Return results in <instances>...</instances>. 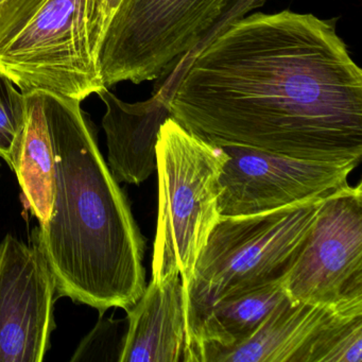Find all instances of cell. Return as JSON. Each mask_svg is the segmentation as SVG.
<instances>
[{
    "label": "cell",
    "mask_w": 362,
    "mask_h": 362,
    "mask_svg": "<svg viewBox=\"0 0 362 362\" xmlns=\"http://www.w3.org/2000/svg\"><path fill=\"white\" fill-rule=\"evenodd\" d=\"M230 0H122L97 54L105 88L165 79L194 52Z\"/></svg>",
    "instance_id": "cell-5"
},
{
    "label": "cell",
    "mask_w": 362,
    "mask_h": 362,
    "mask_svg": "<svg viewBox=\"0 0 362 362\" xmlns=\"http://www.w3.org/2000/svg\"><path fill=\"white\" fill-rule=\"evenodd\" d=\"M0 74L24 95L44 90L80 103L105 88L88 43L86 0H47L0 49Z\"/></svg>",
    "instance_id": "cell-6"
},
{
    "label": "cell",
    "mask_w": 362,
    "mask_h": 362,
    "mask_svg": "<svg viewBox=\"0 0 362 362\" xmlns=\"http://www.w3.org/2000/svg\"><path fill=\"white\" fill-rule=\"evenodd\" d=\"M26 117V96L0 74V158L11 168Z\"/></svg>",
    "instance_id": "cell-15"
},
{
    "label": "cell",
    "mask_w": 362,
    "mask_h": 362,
    "mask_svg": "<svg viewBox=\"0 0 362 362\" xmlns=\"http://www.w3.org/2000/svg\"><path fill=\"white\" fill-rule=\"evenodd\" d=\"M54 160L52 211L35 230L59 298L130 309L147 287L146 240L80 101L42 90Z\"/></svg>",
    "instance_id": "cell-2"
},
{
    "label": "cell",
    "mask_w": 362,
    "mask_h": 362,
    "mask_svg": "<svg viewBox=\"0 0 362 362\" xmlns=\"http://www.w3.org/2000/svg\"><path fill=\"white\" fill-rule=\"evenodd\" d=\"M337 22L284 10L230 23L186 67L170 117L221 147L361 162L362 71Z\"/></svg>",
    "instance_id": "cell-1"
},
{
    "label": "cell",
    "mask_w": 362,
    "mask_h": 362,
    "mask_svg": "<svg viewBox=\"0 0 362 362\" xmlns=\"http://www.w3.org/2000/svg\"><path fill=\"white\" fill-rule=\"evenodd\" d=\"M228 154L220 177V214L256 215L323 198L349 185L360 163L300 160L243 146H222Z\"/></svg>",
    "instance_id": "cell-8"
},
{
    "label": "cell",
    "mask_w": 362,
    "mask_h": 362,
    "mask_svg": "<svg viewBox=\"0 0 362 362\" xmlns=\"http://www.w3.org/2000/svg\"><path fill=\"white\" fill-rule=\"evenodd\" d=\"M119 362H198L190 346L180 276L150 281L127 310Z\"/></svg>",
    "instance_id": "cell-11"
},
{
    "label": "cell",
    "mask_w": 362,
    "mask_h": 362,
    "mask_svg": "<svg viewBox=\"0 0 362 362\" xmlns=\"http://www.w3.org/2000/svg\"><path fill=\"white\" fill-rule=\"evenodd\" d=\"M122 0H86V29L90 52L97 62V54L103 35Z\"/></svg>",
    "instance_id": "cell-18"
},
{
    "label": "cell",
    "mask_w": 362,
    "mask_h": 362,
    "mask_svg": "<svg viewBox=\"0 0 362 362\" xmlns=\"http://www.w3.org/2000/svg\"><path fill=\"white\" fill-rule=\"evenodd\" d=\"M97 95L105 105L107 166L118 183L141 185L156 170L158 135L170 117L166 103L156 94L141 103H124L107 88Z\"/></svg>",
    "instance_id": "cell-12"
},
{
    "label": "cell",
    "mask_w": 362,
    "mask_h": 362,
    "mask_svg": "<svg viewBox=\"0 0 362 362\" xmlns=\"http://www.w3.org/2000/svg\"><path fill=\"white\" fill-rule=\"evenodd\" d=\"M54 275L39 245L0 243V362H42L56 328Z\"/></svg>",
    "instance_id": "cell-9"
},
{
    "label": "cell",
    "mask_w": 362,
    "mask_h": 362,
    "mask_svg": "<svg viewBox=\"0 0 362 362\" xmlns=\"http://www.w3.org/2000/svg\"><path fill=\"white\" fill-rule=\"evenodd\" d=\"M324 198L256 215L221 216L184 289L188 338L198 362L197 332L209 309L222 300L285 279Z\"/></svg>",
    "instance_id": "cell-3"
},
{
    "label": "cell",
    "mask_w": 362,
    "mask_h": 362,
    "mask_svg": "<svg viewBox=\"0 0 362 362\" xmlns=\"http://www.w3.org/2000/svg\"><path fill=\"white\" fill-rule=\"evenodd\" d=\"M284 281L214 305L197 332L200 362L201 349L204 343L232 347L255 334L271 313L287 298Z\"/></svg>",
    "instance_id": "cell-14"
},
{
    "label": "cell",
    "mask_w": 362,
    "mask_h": 362,
    "mask_svg": "<svg viewBox=\"0 0 362 362\" xmlns=\"http://www.w3.org/2000/svg\"><path fill=\"white\" fill-rule=\"evenodd\" d=\"M228 154L169 117L156 144L158 214L152 281L180 276L183 290L221 218L220 177Z\"/></svg>",
    "instance_id": "cell-4"
},
{
    "label": "cell",
    "mask_w": 362,
    "mask_h": 362,
    "mask_svg": "<svg viewBox=\"0 0 362 362\" xmlns=\"http://www.w3.org/2000/svg\"><path fill=\"white\" fill-rule=\"evenodd\" d=\"M285 298L257 332L232 347L204 343L201 362H309L317 339L344 311Z\"/></svg>",
    "instance_id": "cell-10"
},
{
    "label": "cell",
    "mask_w": 362,
    "mask_h": 362,
    "mask_svg": "<svg viewBox=\"0 0 362 362\" xmlns=\"http://www.w3.org/2000/svg\"><path fill=\"white\" fill-rule=\"evenodd\" d=\"M267 0H230L226 9L224 10L223 14L219 18L215 26L211 29L206 37L202 40L200 44L194 48V52H190L186 58L180 61L175 69L171 71V73L163 80L162 83L156 88V92L160 94L164 100H168L177 86V82L181 79L184 71H185L187 65L189 64L190 61L194 58L198 52L202 50L203 47L207 45L214 37L219 35L230 23L247 16V14L253 12L254 10L262 7L266 3Z\"/></svg>",
    "instance_id": "cell-16"
},
{
    "label": "cell",
    "mask_w": 362,
    "mask_h": 362,
    "mask_svg": "<svg viewBox=\"0 0 362 362\" xmlns=\"http://www.w3.org/2000/svg\"><path fill=\"white\" fill-rule=\"evenodd\" d=\"M284 285L293 302L362 308L361 184L324 198Z\"/></svg>",
    "instance_id": "cell-7"
},
{
    "label": "cell",
    "mask_w": 362,
    "mask_h": 362,
    "mask_svg": "<svg viewBox=\"0 0 362 362\" xmlns=\"http://www.w3.org/2000/svg\"><path fill=\"white\" fill-rule=\"evenodd\" d=\"M26 96V117L11 169L40 226L52 211L54 192V160L42 90Z\"/></svg>",
    "instance_id": "cell-13"
},
{
    "label": "cell",
    "mask_w": 362,
    "mask_h": 362,
    "mask_svg": "<svg viewBox=\"0 0 362 362\" xmlns=\"http://www.w3.org/2000/svg\"><path fill=\"white\" fill-rule=\"evenodd\" d=\"M47 0H0V49L10 43Z\"/></svg>",
    "instance_id": "cell-17"
}]
</instances>
